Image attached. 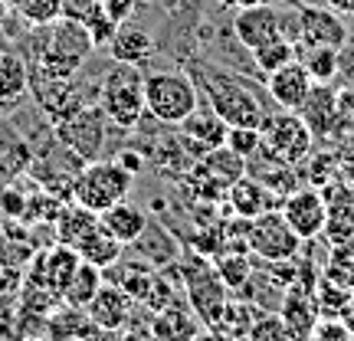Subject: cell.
Segmentation results:
<instances>
[{
    "label": "cell",
    "mask_w": 354,
    "mask_h": 341,
    "mask_svg": "<svg viewBox=\"0 0 354 341\" xmlns=\"http://www.w3.org/2000/svg\"><path fill=\"white\" fill-rule=\"evenodd\" d=\"M76 253H79V259H82V263L95 266V269H102V273H109V269L122 259L125 246H122V243L115 240L112 233L99 223L92 233H86V237L76 243Z\"/></svg>",
    "instance_id": "23"
},
{
    "label": "cell",
    "mask_w": 354,
    "mask_h": 341,
    "mask_svg": "<svg viewBox=\"0 0 354 341\" xmlns=\"http://www.w3.org/2000/svg\"><path fill=\"white\" fill-rule=\"evenodd\" d=\"M250 341H292L289 329L282 325V318L279 315H256L253 329H250Z\"/></svg>",
    "instance_id": "36"
},
{
    "label": "cell",
    "mask_w": 354,
    "mask_h": 341,
    "mask_svg": "<svg viewBox=\"0 0 354 341\" xmlns=\"http://www.w3.org/2000/svg\"><path fill=\"white\" fill-rule=\"evenodd\" d=\"M342 322H344V325H348V331H351V335H354V302H351V305H348V308H344V315H342Z\"/></svg>",
    "instance_id": "45"
},
{
    "label": "cell",
    "mask_w": 354,
    "mask_h": 341,
    "mask_svg": "<svg viewBox=\"0 0 354 341\" xmlns=\"http://www.w3.org/2000/svg\"><path fill=\"white\" fill-rule=\"evenodd\" d=\"M322 237L328 240V246H348V243H354V203L328 207V220H325Z\"/></svg>",
    "instance_id": "30"
},
{
    "label": "cell",
    "mask_w": 354,
    "mask_h": 341,
    "mask_svg": "<svg viewBox=\"0 0 354 341\" xmlns=\"http://www.w3.org/2000/svg\"><path fill=\"white\" fill-rule=\"evenodd\" d=\"M233 37L240 39V46L253 53L263 43L286 37V17L272 7V3H256V7H243L233 17Z\"/></svg>",
    "instance_id": "14"
},
{
    "label": "cell",
    "mask_w": 354,
    "mask_h": 341,
    "mask_svg": "<svg viewBox=\"0 0 354 341\" xmlns=\"http://www.w3.org/2000/svg\"><path fill=\"white\" fill-rule=\"evenodd\" d=\"M59 3H63V17H69V20H79V24H82L88 13L95 10V3H99V0H59Z\"/></svg>",
    "instance_id": "40"
},
{
    "label": "cell",
    "mask_w": 354,
    "mask_h": 341,
    "mask_svg": "<svg viewBox=\"0 0 354 341\" xmlns=\"http://www.w3.org/2000/svg\"><path fill=\"white\" fill-rule=\"evenodd\" d=\"M0 190H3V184H0Z\"/></svg>",
    "instance_id": "47"
},
{
    "label": "cell",
    "mask_w": 354,
    "mask_h": 341,
    "mask_svg": "<svg viewBox=\"0 0 354 341\" xmlns=\"http://www.w3.org/2000/svg\"><path fill=\"white\" fill-rule=\"evenodd\" d=\"M295 33L305 50H315V46L342 50L348 43V26H344L342 13L328 10V7H302L295 17Z\"/></svg>",
    "instance_id": "13"
},
{
    "label": "cell",
    "mask_w": 354,
    "mask_h": 341,
    "mask_svg": "<svg viewBox=\"0 0 354 341\" xmlns=\"http://www.w3.org/2000/svg\"><path fill=\"white\" fill-rule=\"evenodd\" d=\"M227 214L233 216H243V220H253V216L266 214V210H279L282 201H279L272 190L266 187L259 177H253L250 171L240 177V181H233L227 190Z\"/></svg>",
    "instance_id": "17"
},
{
    "label": "cell",
    "mask_w": 354,
    "mask_h": 341,
    "mask_svg": "<svg viewBox=\"0 0 354 341\" xmlns=\"http://www.w3.org/2000/svg\"><path fill=\"white\" fill-rule=\"evenodd\" d=\"M131 305L135 299L128 295L122 286H115V282H102L99 292L92 295V302L86 305V315L88 322L102 331H118L125 329L128 322H131Z\"/></svg>",
    "instance_id": "16"
},
{
    "label": "cell",
    "mask_w": 354,
    "mask_h": 341,
    "mask_svg": "<svg viewBox=\"0 0 354 341\" xmlns=\"http://www.w3.org/2000/svg\"><path fill=\"white\" fill-rule=\"evenodd\" d=\"M30 86V73H26V59L20 53L0 50V105H10L26 92Z\"/></svg>",
    "instance_id": "26"
},
{
    "label": "cell",
    "mask_w": 354,
    "mask_h": 341,
    "mask_svg": "<svg viewBox=\"0 0 354 341\" xmlns=\"http://www.w3.org/2000/svg\"><path fill=\"white\" fill-rule=\"evenodd\" d=\"M131 184H135L131 171H125L115 158H109V161L99 158V161H88L76 174V181H73V201L82 203L92 214H102V210L115 207L118 201H128Z\"/></svg>",
    "instance_id": "7"
},
{
    "label": "cell",
    "mask_w": 354,
    "mask_h": 341,
    "mask_svg": "<svg viewBox=\"0 0 354 341\" xmlns=\"http://www.w3.org/2000/svg\"><path fill=\"white\" fill-rule=\"evenodd\" d=\"M53 138L63 145L66 151H73L82 161H99L105 138H109V118L102 112L99 102H88L79 112L66 115L63 122L53 125Z\"/></svg>",
    "instance_id": "8"
},
{
    "label": "cell",
    "mask_w": 354,
    "mask_h": 341,
    "mask_svg": "<svg viewBox=\"0 0 354 341\" xmlns=\"http://www.w3.org/2000/svg\"><path fill=\"white\" fill-rule=\"evenodd\" d=\"M214 266L220 279L227 282L230 292H240L253 282V273H256V256L253 253H236V250H220L214 256Z\"/></svg>",
    "instance_id": "25"
},
{
    "label": "cell",
    "mask_w": 354,
    "mask_h": 341,
    "mask_svg": "<svg viewBox=\"0 0 354 341\" xmlns=\"http://www.w3.org/2000/svg\"><path fill=\"white\" fill-rule=\"evenodd\" d=\"M223 3H227V7H256V3H272V0H223Z\"/></svg>",
    "instance_id": "44"
},
{
    "label": "cell",
    "mask_w": 354,
    "mask_h": 341,
    "mask_svg": "<svg viewBox=\"0 0 354 341\" xmlns=\"http://www.w3.org/2000/svg\"><path fill=\"white\" fill-rule=\"evenodd\" d=\"M259 145H263V138H259V128H230L227 131V148L230 151H236L240 158H246V165L253 161L256 154H259Z\"/></svg>",
    "instance_id": "34"
},
{
    "label": "cell",
    "mask_w": 354,
    "mask_h": 341,
    "mask_svg": "<svg viewBox=\"0 0 354 341\" xmlns=\"http://www.w3.org/2000/svg\"><path fill=\"white\" fill-rule=\"evenodd\" d=\"M115 63H128V66H145L154 56V37L148 30H141L138 24H118L112 43H109Z\"/></svg>",
    "instance_id": "21"
},
{
    "label": "cell",
    "mask_w": 354,
    "mask_h": 341,
    "mask_svg": "<svg viewBox=\"0 0 354 341\" xmlns=\"http://www.w3.org/2000/svg\"><path fill=\"white\" fill-rule=\"evenodd\" d=\"M292 59H295V43H292L289 37H279V39H272V43H263V46L253 50V63L263 76L282 69V66L292 63Z\"/></svg>",
    "instance_id": "29"
},
{
    "label": "cell",
    "mask_w": 354,
    "mask_h": 341,
    "mask_svg": "<svg viewBox=\"0 0 354 341\" xmlns=\"http://www.w3.org/2000/svg\"><path fill=\"white\" fill-rule=\"evenodd\" d=\"M82 24H86L88 37H92V43H95V46H109V43H112V37H115V30H118V24H115L112 17L105 13V7H102V0L95 3V10L88 13V17L82 20Z\"/></svg>",
    "instance_id": "35"
},
{
    "label": "cell",
    "mask_w": 354,
    "mask_h": 341,
    "mask_svg": "<svg viewBox=\"0 0 354 341\" xmlns=\"http://www.w3.org/2000/svg\"><path fill=\"white\" fill-rule=\"evenodd\" d=\"M20 282H24L20 263H3V259H0V292L20 289Z\"/></svg>",
    "instance_id": "39"
},
{
    "label": "cell",
    "mask_w": 354,
    "mask_h": 341,
    "mask_svg": "<svg viewBox=\"0 0 354 341\" xmlns=\"http://www.w3.org/2000/svg\"><path fill=\"white\" fill-rule=\"evenodd\" d=\"M177 128H180L177 138L184 141V148L190 151V158H203V154L214 151V148H223V145H227V131H230V125L207 102H201Z\"/></svg>",
    "instance_id": "12"
},
{
    "label": "cell",
    "mask_w": 354,
    "mask_h": 341,
    "mask_svg": "<svg viewBox=\"0 0 354 341\" xmlns=\"http://www.w3.org/2000/svg\"><path fill=\"white\" fill-rule=\"evenodd\" d=\"M342 50H328V46H315V50H305V69L315 82H335L338 79V66H342Z\"/></svg>",
    "instance_id": "31"
},
{
    "label": "cell",
    "mask_w": 354,
    "mask_h": 341,
    "mask_svg": "<svg viewBox=\"0 0 354 341\" xmlns=\"http://www.w3.org/2000/svg\"><path fill=\"white\" fill-rule=\"evenodd\" d=\"M335 177H338L335 151H318L305 158V181H308V187H325Z\"/></svg>",
    "instance_id": "33"
},
{
    "label": "cell",
    "mask_w": 354,
    "mask_h": 341,
    "mask_svg": "<svg viewBox=\"0 0 354 341\" xmlns=\"http://www.w3.org/2000/svg\"><path fill=\"white\" fill-rule=\"evenodd\" d=\"M3 7H7V3H3V0H0V13H3Z\"/></svg>",
    "instance_id": "46"
},
{
    "label": "cell",
    "mask_w": 354,
    "mask_h": 341,
    "mask_svg": "<svg viewBox=\"0 0 354 341\" xmlns=\"http://www.w3.org/2000/svg\"><path fill=\"white\" fill-rule=\"evenodd\" d=\"M335 161H338V174L354 187V128L335 138Z\"/></svg>",
    "instance_id": "37"
},
{
    "label": "cell",
    "mask_w": 354,
    "mask_h": 341,
    "mask_svg": "<svg viewBox=\"0 0 354 341\" xmlns=\"http://www.w3.org/2000/svg\"><path fill=\"white\" fill-rule=\"evenodd\" d=\"M102 282H105V279H102V269H95V266H88V263H79L73 279L66 282L63 302L73 305V308H86V305L92 302V295L99 292Z\"/></svg>",
    "instance_id": "27"
},
{
    "label": "cell",
    "mask_w": 354,
    "mask_h": 341,
    "mask_svg": "<svg viewBox=\"0 0 354 341\" xmlns=\"http://www.w3.org/2000/svg\"><path fill=\"white\" fill-rule=\"evenodd\" d=\"M322 276L354 289V243H348V246H331L328 263L322 269Z\"/></svg>",
    "instance_id": "32"
},
{
    "label": "cell",
    "mask_w": 354,
    "mask_h": 341,
    "mask_svg": "<svg viewBox=\"0 0 354 341\" xmlns=\"http://www.w3.org/2000/svg\"><path fill=\"white\" fill-rule=\"evenodd\" d=\"M154 341H194L201 335V318L184 302H171L167 308L151 315Z\"/></svg>",
    "instance_id": "20"
},
{
    "label": "cell",
    "mask_w": 354,
    "mask_h": 341,
    "mask_svg": "<svg viewBox=\"0 0 354 341\" xmlns=\"http://www.w3.org/2000/svg\"><path fill=\"white\" fill-rule=\"evenodd\" d=\"M92 50L95 43L88 37L86 24L59 17L53 24L30 26L20 56L26 59L30 82H66L79 76Z\"/></svg>",
    "instance_id": "1"
},
{
    "label": "cell",
    "mask_w": 354,
    "mask_h": 341,
    "mask_svg": "<svg viewBox=\"0 0 354 341\" xmlns=\"http://www.w3.org/2000/svg\"><path fill=\"white\" fill-rule=\"evenodd\" d=\"M99 105L109 125L118 131H135L141 118L148 115L145 109V73L141 66L112 63L99 79Z\"/></svg>",
    "instance_id": "4"
},
{
    "label": "cell",
    "mask_w": 354,
    "mask_h": 341,
    "mask_svg": "<svg viewBox=\"0 0 354 341\" xmlns=\"http://www.w3.org/2000/svg\"><path fill=\"white\" fill-rule=\"evenodd\" d=\"M259 154H266L269 161H279V165H292L299 167L312 154L315 148V135L312 128L305 125V118L299 112H269L259 125Z\"/></svg>",
    "instance_id": "6"
},
{
    "label": "cell",
    "mask_w": 354,
    "mask_h": 341,
    "mask_svg": "<svg viewBox=\"0 0 354 341\" xmlns=\"http://www.w3.org/2000/svg\"><path fill=\"white\" fill-rule=\"evenodd\" d=\"M279 318H282V325L289 329L292 341H305L318 325L315 295L299 289V286H289V289L282 292V302H279Z\"/></svg>",
    "instance_id": "19"
},
{
    "label": "cell",
    "mask_w": 354,
    "mask_h": 341,
    "mask_svg": "<svg viewBox=\"0 0 354 341\" xmlns=\"http://www.w3.org/2000/svg\"><path fill=\"white\" fill-rule=\"evenodd\" d=\"M102 7H105V13L112 17L115 24H125L131 7H135V0H102Z\"/></svg>",
    "instance_id": "41"
},
{
    "label": "cell",
    "mask_w": 354,
    "mask_h": 341,
    "mask_svg": "<svg viewBox=\"0 0 354 341\" xmlns=\"http://www.w3.org/2000/svg\"><path fill=\"white\" fill-rule=\"evenodd\" d=\"M279 210H282V216L289 220V227L295 230V237L302 243L318 240L322 230H325V220H328V203H325V197H322L318 187L292 190Z\"/></svg>",
    "instance_id": "11"
},
{
    "label": "cell",
    "mask_w": 354,
    "mask_h": 341,
    "mask_svg": "<svg viewBox=\"0 0 354 341\" xmlns=\"http://www.w3.org/2000/svg\"><path fill=\"white\" fill-rule=\"evenodd\" d=\"M95 227H99V214L86 210V207L76 201H66L63 207H59V214H56V243L76 250V243L82 240L86 233H92Z\"/></svg>",
    "instance_id": "24"
},
{
    "label": "cell",
    "mask_w": 354,
    "mask_h": 341,
    "mask_svg": "<svg viewBox=\"0 0 354 341\" xmlns=\"http://www.w3.org/2000/svg\"><path fill=\"white\" fill-rule=\"evenodd\" d=\"M312 341H354V335L342 318H322L312 331Z\"/></svg>",
    "instance_id": "38"
},
{
    "label": "cell",
    "mask_w": 354,
    "mask_h": 341,
    "mask_svg": "<svg viewBox=\"0 0 354 341\" xmlns=\"http://www.w3.org/2000/svg\"><path fill=\"white\" fill-rule=\"evenodd\" d=\"M190 79L201 89V102H207L230 128H259L263 125L266 102L256 92L250 79H243L240 73H230L223 66L203 63V59H190L187 66Z\"/></svg>",
    "instance_id": "2"
},
{
    "label": "cell",
    "mask_w": 354,
    "mask_h": 341,
    "mask_svg": "<svg viewBox=\"0 0 354 341\" xmlns=\"http://www.w3.org/2000/svg\"><path fill=\"white\" fill-rule=\"evenodd\" d=\"M325 7L342 13V17H354V0H325Z\"/></svg>",
    "instance_id": "43"
},
{
    "label": "cell",
    "mask_w": 354,
    "mask_h": 341,
    "mask_svg": "<svg viewBox=\"0 0 354 341\" xmlns=\"http://www.w3.org/2000/svg\"><path fill=\"white\" fill-rule=\"evenodd\" d=\"M312 86H315V79L308 76L302 59H292L282 69L266 76V95L272 99V105L286 109V112H299L305 105V99H308Z\"/></svg>",
    "instance_id": "15"
},
{
    "label": "cell",
    "mask_w": 354,
    "mask_h": 341,
    "mask_svg": "<svg viewBox=\"0 0 354 341\" xmlns=\"http://www.w3.org/2000/svg\"><path fill=\"white\" fill-rule=\"evenodd\" d=\"M302 250V240L295 237L282 210H266L250 220V253L263 263H286L295 259Z\"/></svg>",
    "instance_id": "10"
},
{
    "label": "cell",
    "mask_w": 354,
    "mask_h": 341,
    "mask_svg": "<svg viewBox=\"0 0 354 341\" xmlns=\"http://www.w3.org/2000/svg\"><path fill=\"white\" fill-rule=\"evenodd\" d=\"M115 161L125 167V171H131L135 177H138L141 171H145V158H141L138 151H118V154H115Z\"/></svg>",
    "instance_id": "42"
},
{
    "label": "cell",
    "mask_w": 354,
    "mask_h": 341,
    "mask_svg": "<svg viewBox=\"0 0 354 341\" xmlns=\"http://www.w3.org/2000/svg\"><path fill=\"white\" fill-rule=\"evenodd\" d=\"M148 220H151V216L145 214L138 203H128V201H118L115 207H109V210L99 214V223L109 230L122 246H131V243L138 240L141 233H145V227H148Z\"/></svg>",
    "instance_id": "22"
},
{
    "label": "cell",
    "mask_w": 354,
    "mask_h": 341,
    "mask_svg": "<svg viewBox=\"0 0 354 341\" xmlns=\"http://www.w3.org/2000/svg\"><path fill=\"white\" fill-rule=\"evenodd\" d=\"M315 305H318V315L325 318H342L344 308L354 302V289H348V286H342V282H331V279H318L315 286Z\"/></svg>",
    "instance_id": "28"
},
{
    "label": "cell",
    "mask_w": 354,
    "mask_h": 341,
    "mask_svg": "<svg viewBox=\"0 0 354 341\" xmlns=\"http://www.w3.org/2000/svg\"><path fill=\"white\" fill-rule=\"evenodd\" d=\"M201 105V89L187 69L145 73V109L161 125H180Z\"/></svg>",
    "instance_id": "5"
},
{
    "label": "cell",
    "mask_w": 354,
    "mask_h": 341,
    "mask_svg": "<svg viewBox=\"0 0 354 341\" xmlns=\"http://www.w3.org/2000/svg\"><path fill=\"white\" fill-rule=\"evenodd\" d=\"M174 276L184 286L187 305L194 308V315L201 318V325L214 329L223 315V308L230 305V289L216 273L214 259L197 253V250H190L187 256L180 253V259L174 263Z\"/></svg>",
    "instance_id": "3"
},
{
    "label": "cell",
    "mask_w": 354,
    "mask_h": 341,
    "mask_svg": "<svg viewBox=\"0 0 354 341\" xmlns=\"http://www.w3.org/2000/svg\"><path fill=\"white\" fill-rule=\"evenodd\" d=\"M131 246H135V253H138V263H145L148 269H158V273L171 269V266L180 259V243H177V237L161 220H148L145 233H141Z\"/></svg>",
    "instance_id": "18"
},
{
    "label": "cell",
    "mask_w": 354,
    "mask_h": 341,
    "mask_svg": "<svg viewBox=\"0 0 354 341\" xmlns=\"http://www.w3.org/2000/svg\"><path fill=\"white\" fill-rule=\"evenodd\" d=\"M351 109V95H342L338 89H331V82H315L299 115L315 138H342L344 131H351V122H348Z\"/></svg>",
    "instance_id": "9"
}]
</instances>
